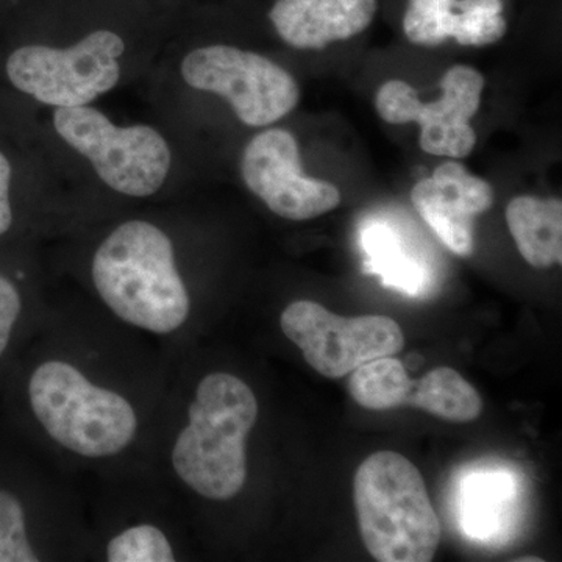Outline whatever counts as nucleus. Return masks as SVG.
<instances>
[{
	"instance_id": "obj_6",
	"label": "nucleus",
	"mask_w": 562,
	"mask_h": 562,
	"mask_svg": "<svg viewBox=\"0 0 562 562\" xmlns=\"http://www.w3.org/2000/svg\"><path fill=\"white\" fill-rule=\"evenodd\" d=\"M54 127L113 191L149 198L168 179L171 149L149 125L117 127L101 111L83 105L55 110Z\"/></svg>"
},
{
	"instance_id": "obj_16",
	"label": "nucleus",
	"mask_w": 562,
	"mask_h": 562,
	"mask_svg": "<svg viewBox=\"0 0 562 562\" xmlns=\"http://www.w3.org/2000/svg\"><path fill=\"white\" fill-rule=\"evenodd\" d=\"M414 382L397 358L382 357L366 362L351 372L349 391L353 401L371 412L408 406Z\"/></svg>"
},
{
	"instance_id": "obj_17",
	"label": "nucleus",
	"mask_w": 562,
	"mask_h": 562,
	"mask_svg": "<svg viewBox=\"0 0 562 562\" xmlns=\"http://www.w3.org/2000/svg\"><path fill=\"white\" fill-rule=\"evenodd\" d=\"M464 29L461 0H409L403 16V32L417 46H441L449 38L462 44Z\"/></svg>"
},
{
	"instance_id": "obj_14",
	"label": "nucleus",
	"mask_w": 562,
	"mask_h": 562,
	"mask_svg": "<svg viewBox=\"0 0 562 562\" xmlns=\"http://www.w3.org/2000/svg\"><path fill=\"white\" fill-rule=\"evenodd\" d=\"M361 246L366 254V271L379 276L384 286L408 295H420L430 288V269L414 257L390 225L382 222L366 225Z\"/></svg>"
},
{
	"instance_id": "obj_13",
	"label": "nucleus",
	"mask_w": 562,
	"mask_h": 562,
	"mask_svg": "<svg viewBox=\"0 0 562 562\" xmlns=\"http://www.w3.org/2000/svg\"><path fill=\"white\" fill-rule=\"evenodd\" d=\"M506 222L517 249L532 268L549 269L562 261L560 199L520 195L506 209Z\"/></svg>"
},
{
	"instance_id": "obj_4",
	"label": "nucleus",
	"mask_w": 562,
	"mask_h": 562,
	"mask_svg": "<svg viewBox=\"0 0 562 562\" xmlns=\"http://www.w3.org/2000/svg\"><path fill=\"white\" fill-rule=\"evenodd\" d=\"M33 413L50 438L81 457L122 452L138 428L135 409L116 392L92 384L63 361H49L29 383Z\"/></svg>"
},
{
	"instance_id": "obj_1",
	"label": "nucleus",
	"mask_w": 562,
	"mask_h": 562,
	"mask_svg": "<svg viewBox=\"0 0 562 562\" xmlns=\"http://www.w3.org/2000/svg\"><path fill=\"white\" fill-rule=\"evenodd\" d=\"M92 281L111 312L147 331L168 335L190 314V295L169 236L146 221H128L95 251Z\"/></svg>"
},
{
	"instance_id": "obj_21",
	"label": "nucleus",
	"mask_w": 562,
	"mask_h": 562,
	"mask_svg": "<svg viewBox=\"0 0 562 562\" xmlns=\"http://www.w3.org/2000/svg\"><path fill=\"white\" fill-rule=\"evenodd\" d=\"M21 313V297L16 286L0 277V357L9 346L11 331Z\"/></svg>"
},
{
	"instance_id": "obj_23",
	"label": "nucleus",
	"mask_w": 562,
	"mask_h": 562,
	"mask_svg": "<svg viewBox=\"0 0 562 562\" xmlns=\"http://www.w3.org/2000/svg\"><path fill=\"white\" fill-rule=\"evenodd\" d=\"M517 562H542L541 558H519V560H516Z\"/></svg>"
},
{
	"instance_id": "obj_5",
	"label": "nucleus",
	"mask_w": 562,
	"mask_h": 562,
	"mask_svg": "<svg viewBox=\"0 0 562 562\" xmlns=\"http://www.w3.org/2000/svg\"><path fill=\"white\" fill-rule=\"evenodd\" d=\"M125 41L111 29H95L72 46L29 44L7 60V76L24 94L55 109L88 105L116 87Z\"/></svg>"
},
{
	"instance_id": "obj_9",
	"label": "nucleus",
	"mask_w": 562,
	"mask_h": 562,
	"mask_svg": "<svg viewBox=\"0 0 562 562\" xmlns=\"http://www.w3.org/2000/svg\"><path fill=\"white\" fill-rule=\"evenodd\" d=\"M484 77L471 66L447 70L438 101L424 103L412 85L390 80L376 92L380 117L390 124L417 122L420 149L438 157H468L476 144L471 121L482 103Z\"/></svg>"
},
{
	"instance_id": "obj_3",
	"label": "nucleus",
	"mask_w": 562,
	"mask_h": 562,
	"mask_svg": "<svg viewBox=\"0 0 562 562\" xmlns=\"http://www.w3.org/2000/svg\"><path fill=\"white\" fill-rule=\"evenodd\" d=\"M353 501L362 542L380 562H428L441 542L419 469L395 452L366 458L355 473Z\"/></svg>"
},
{
	"instance_id": "obj_10",
	"label": "nucleus",
	"mask_w": 562,
	"mask_h": 562,
	"mask_svg": "<svg viewBox=\"0 0 562 562\" xmlns=\"http://www.w3.org/2000/svg\"><path fill=\"white\" fill-rule=\"evenodd\" d=\"M241 173L247 188L283 220H314L341 203L335 184L303 173L297 140L283 128H269L250 139L243 151Z\"/></svg>"
},
{
	"instance_id": "obj_2",
	"label": "nucleus",
	"mask_w": 562,
	"mask_h": 562,
	"mask_svg": "<svg viewBox=\"0 0 562 562\" xmlns=\"http://www.w3.org/2000/svg\"><path fill=\"white\" fill-rule=\"evenodd\" d=\"M249 384L231 373H210L190 406V424L172 450L177 475L210 501H231L247 479L246 441L257 424Z\"/></svg>"
},
{
	"instance_id": "obj_18",
	"label": "nucleus",
	"mask_w": 562,
	"mask_h": 562,
	"mask_svg": "<svg viewBox=\"0 0 562 562\" xmlns=\"http://www.w3.org/2000/svg\"><path fill=\"white\" fill-rule=\"evenodd\" d=\"M513 491L505 476H480L465 484L464 524L475 538H487L501 522L505 505L512 501Z\"/></svg>"
},
{
	"instance_id": "obj_15",
	"label": "nucleus",
	"mask_w": 562,
	"mask_h": 562,
	"mask_svg": "<svg viewBox=\"0 0 562 562\" xmlns=\"http://www.w3.org/2000/svg\"><path fill=\"white\" fill-rule=\"evenodd\" d=\"M408 406L454 424L479 419L483 401L479 391L452 368H438L414 382Z\"/></svg>"
},
{
	"instance_id": "obj_19",
	"label": "nucleus",
	"mask_w": 562,
	"mask_h": 562,
	"mask_svg": "<svg viewBox=\"0 0 562 562\" xmlns=\"http://www.w3.org/2000/svg\"><path fill=\"white\" fill-rule=\"evenodd\" d=\"M110 562H172L171 543L154 525H139L122 531L106 547Z\"/></svg>"
},
{
	"instance_id": "obj_8",
	"label": "nucleus",
	"mask_w": 562,
	"mask_h": 562,
	"mask_svg": "<svg viewBox=\"0 0 562 562\" xmlns=\"http://www.w3.org/2000/svg\"><path fill=\"white\" fill-rule=\"evenodd\" d=\"M280 325L305 361L327 379H342L375 358L394 357L405 346L401 325L392 317H342L312 301L291 303Z\"/></svg>"
},
{
	"instance_id": "obj_20",
	"label": "nucleus",
	"mask_w": 562,
	"mask_h": 562,
	"mask_svg": "<svg viewBox=\"0 0 562 562\" xmlns=\"http://www.w3.org/2000/svg\"><path fill=\"white\" fill-rule=\"evenodd\" d=\"M29 542L25 514L13 494L0 491V562H36Z\"/></svg>"
},
{
	"instance_id": "obj_7",
	"label": "nucleus",
	"mask_w": 562,
	"mask_h": 562,
	"mask_svg": "<svg viewBox=\"0 0 562 562\" xmlns=\"http://www.w3.org/2000/svg\"><path fill=\"white\" fill-rule=\"evenodd\" d=\"M180 70L191 88L227 99L249 127L273 124L301 99L297 81L286 69L260 54L225 44L191 50Z\"/></svg>"
},
{
	"instance_id": "obj_22",
	"label": "nucleus",
	"mask_w": 562,
	"mask_h": 562,
	"mask_svg": "<svg viewBox=\"0 0 562 562\" xmlns=\"http://www.w3.org/2000/svg\"><path fill=\"white\" fill-rule=\"evenodd\" d=\"M11 165L9 158L0 151V236L5 235L13 224V211L10 203Z\"/></svg>"
},
{
	"instance_id": "obj_11",
	"label": "nucleus",
	"mask_w": 562,
	"mask_h": 562,
	"mask_svg": "<svg viewBox=\"0 0 562 562\" xmlns=\"http://www.w3.org/2000/svg\"><path fill=\"white\" fill-rule=\"evenodd\" d=\"M412 201L447 249L469 257L473 251V220L491 209L494 190L461 162L447 161L431 177L414 184Z\"/></svg>"
},
{
	"instance_id": "obj_12",
	"label": "nucleus",
	"mask_w": 562,
	"mask_h": 562,
	"mask_svg": "<svg viewBox=\"0 0 562 562\" xmlns=\"http://www.w3.org/2000/svg\"><path fill=\"white\" fill-rule=\"evenodd\" d=\"M376 0H277L269 21L295 49H324L353 38L372 24Z\"/></svg>"
}]
</instances>
